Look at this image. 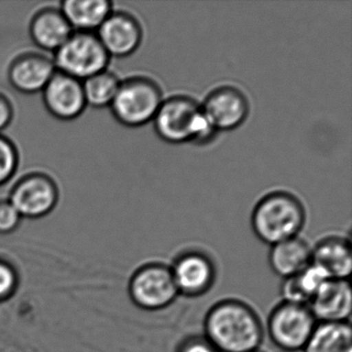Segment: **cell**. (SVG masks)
Here are the masks:
<instances>
[{"label":"cell","mask_w":352,"mask_h":352,"mask_svg":"<svg viewBox=\"0 0 352 352\" xmlns=\"http://www.w3.org/2000/svg\"><path fill=\"white\" fill-rule=\"evenodd\" d=\"M302 350L304 352H352L349 321L318 323Z\"/></svg>","instance_id":"20"},{"label":"cell","mask_w":352,"mask_h":352,"mask_svg":"<svg viewBox=\"0 0 352 352\" xmlns=\"http://www.w3.org/2000/svg\"><path fill=\"white\" fill-rule=\"evenodd\" d=\"M129 294L140 308L153 311L172 304L179 292L172 270L155 263L135 272L129 282Z\"/></svg>","instance_id":"8"},{"label":"cell","mask_w":352,"mask_h":352,"mask_svg":"<svg viewBox=\"0 0 352 352\" xmlns=\"http://www.w3.org/2000/svg\"><path fill=\"white\" fill-rule=\"evenodd\" d=\"M201 107L204 116L217 133L238 129L249 114L246 96L232 86L213 90Z\"/></svg>","instance_id":"9"},{"label":"cell","mask_w":352,"mask_h":352,"mask_svg":"<svg viewBox=\"0 0 352 352\" xmlns=\"http://www.w3.org/2000/svg\"><path fill=\"white\" fill-rule=\"evenodd\" d=\"M317 321L306 305L284 302L272 312L269 335L277 347L286 351L304 349Z\"/></svg>","instance_id":"6"},{"label":"cell","mask_w":352,"mask_h":352,"mask_svg":"<svg viewBox=\"0 0 352 352\" xmlns=\"http://www.w3.org/2000/svg\"><path fill=\"white\" fill-rule=\"evenodd\" d=\"M110 59L96 32H74L54 53L53 63L57 72L83 82L107 71Z\"/></svg>","instance_id":"5"},{"label":"cell","mask_w":352,"mask_h":352,"mask_svg":"<svg viewBox=\"0 0 352 352\" xmlns=\"http://www.w3.org/2000/svg\"><path fill=\"white\" fill-rule=\"evenodd\" d=\"M153 121L157 135L172 144H205L217 133L204 116L201 107L187 96L164 100Z\"/></svg>","instance_id":"3"},{"label":"cell","mask_w":352,"mask_h":352,"mask_svg":"<svg viewBox=\"0 0 352 352\" xmlns=\"http://www.w3.org/2000/svg\"><path fill=\"white\" fill-rule=\"evenodd\" d=\"M14 119V107L11 100L0 94V133L7 129Z\"/></svg>","instance_id":"25"},{"label":"cell","mask_w":352,"mask_h":352,"mask_svg":"<svg viewBox=\"0 0 352 352\" xmlns=\"http://www.w3.org/2000/svg\"><path fill=\"white\" fill-rule=\"evenodd\" d=\"M170 270L179 294L199 296L209 289L213 283V265L201 253L182 255Z\"/></svg>","instance_id":"14"},{"label":"cell","mask_w":352,"mask_h":352,"mask_svg":"<svg viewBox=\"0 0 352 352\" xmlns=\"http://www.w3.org/2000/svg\"><path fill=\"white\" fill-rule=\"evenodd\" d=\"M180 352H215V349L203 340H192L181 348Z\"/></svg>","instance_id":"26"},{"label":"cell","mask_w":352,"mask_h":352,"mask_svg":"<svg viewBox=\"0 0 352 352\" xmlns=\"http://www.w3.org/2000/svg\"><path fill=\"white\" fill-rule=\"evenodd\" d=\"M19 153L15 144L0 133V186L7 184L18 170Z\"/></svg>","instance_id":"22"},{"label":"cell","mask_w":352,"mask_h":352,"mask_svg":"<svg viewBox=\"0 0 352 352\" xmlns=\"http://www.w3.org/2000/svg\"><path fill=\"white\" fill-rule=\"evenodd\" d=\"M315 320L348 322L351 314L352 294L348 280L329 279L321 286L308 305Z\"/></svg>","instance_id":"13"},{"label":"cell","mask_w":352,"mask_h":352,"mask_svg":"<svg viewBox=\"0 0 352 352\" xmlns=\"http://www.w3.org/2000/svg\"><path fill=\"white\" fill-rule=\"evenodd\" d=\"M164 98L160 86L149 78L121 81L110 108L113 116L127 127L143 126L155 118Z\"/></svg>","instance_id":"4"},{"label":"cell","mask_w":352,"mask_h":352,"mask_svg":"<svg viewBox=\"0 0 352 352\" xmlns=\"http://www.w3.org/2000/svg\"><path fill=\"white\" fill-rule=\"evenodd\" d=\"M59 10L74 32H94L112 13L113 3L109 0H67Z\"/></svg>","instance_id":"16"},{"label":"cell","mask_w":352,"mask_h":352,"mask_svg":"<svg viewBox=\"0 0 352 352\" xmlns=\"http://www.w3.org/2000/svg\"><path fill=\"white\" fill-rule=\"evenodd\" d=\"M56 73L53 58L38 52H28L16 57L8 71V79L20 94L43 92Z\"/></svg>","instance_id":"12"},{"label":"cell","mask_w":352,"mask_h":352,"mask_svg":"<svg viewBox=\"0 0 352 352\" xmlns=\"http://www.w3.org/2000/svg\"><path fill=\"white\" fill-rule=\"evenodd\" d=\"M306 219L298 197L284 191L269 193L259 201L252 214L253 232L257 238L273 245L296 238Z\"/></svg>","instance_id":"2"},{"label":"cell","mask_w":352,"mask_h":352,"mask_svg":"<svg viewBox=\"0 0 352 352\" xmlns=\"http://www.w3.org/2000/svg\"><path fill=\"white\" fill-rule=\"evenodd\" d=\"M207 342L221 352L256 351L263 341L258 317L247 305L224 300L215 305L206 316Z\"/></svg>","instance_id":"1"},{"label":"cell","mask_w":352,"mask_h":352,"mask_svg":"<svg viewBox=\"0 0 352 352\" xmlns=\"http://www.w3.org/2000/svg\"><path fill=\"white\" fill-rule=\"evenodd\" d=\"M121 81L112 72L96 74L82 82L86 104L94 109L108 108L112 104Z\"/></svg>","instance_id":"21"},{"label":"cell","mask_w":352,"mask_h":352,"mask_svg":"<svg viewBox=\"0 0 352 352\" xmlns=\"http://www.w3.org/2000/svg\"><path fill=\"white\" fill-rule=\"evenodd\" d=\"M43 100L47 111L58 120L79 118L87 108L82 82L57 71L43 90Z\"/></svg>","instance_id":"10"},{"label":"cell","mask_w":352,"mask_h":352,"mask_svg":"<svg viewBox=\"0 0 352 352\" xmlns=\"http://www.w3.org/2000/svg\"><path fill=\"white\" fill-rule=\"evenodd\" d=\"M73 34V28L59 9L44 8L36 12L30 21L32 43L46 52H56Z\"/></svg>","instance_id":"15"},{"label":"cell","mask_w":352,"mask_h":352,"mask_svg":"<svg viewBox=\"0 0 352 352\" xmlns=\"http://www.w3.org/2000/svg\"><path fill=\"white\" fill-rule=\"evenodd\" d=\"M9 201L22 218L38 219L49 215L56 208L58 186L48 174L30 173L14 185Z\"/></svg>","instance_id":"7"},{"label":"cell","mask_w":352,"mask_h":352,"mask_svg":"<svg viewBox=\"0 0 352 352\" xmlns=\"http://www.w3.org/2000/svg\"><path fill=\"white\" fill-rule=\"evenodd\" d=\"M98 40L110 57L124 58L135 53L143 38L141 24L126 12H114L98 28Z\"/></svg>","instance_id":"11"},{"label":"cell","mask_w":352,"mask_h":352,"mask_svg":"<svg viewBox=\"0 0 352 352\" xmlns=\"http://www.w3.org/2000/svg\"><path fill=\"white\" fill-rule=\"evenodd\" d=\"M329 279L322 267L311 263L298 275L284 279L281 287L284 302L308 306L313 296Z\"/></svg>","instance_id":"19"},{"label":"cell","mask_w":352,"mask_h":352,"mask_svg":"<svg viewBox=\"0 0 352 352\" xmlns=\"http://www.w3.org/2000/svg\"><path fill=\"white\" fill-rule=\"evenodd\" d=\"M21 220V215L9 199H0V234L15 232Z\"/></svg>","instance_id":"23"},{"label":"cell","mask_w":352,"mask_h":352,"mask_svg":"<svg viewBox=\"0 0 352 352\" xmlns=\"http://www.w3.org/2000/svg\"><path fill=\"white\" fill-rule=\"evenodd\" d=\"M312 263L322 267L331 279L348 280L352 271L349 243L340 238L321 241L312 248Z\"/></svg>","instance_id":"18"},{"label":"cell","mask_w":352,"mask_h":352,"mask_svg":"<svg viewBox=\"0 0 352 352\" xmlns=\"http://www.w3.org/2000/svg\"><path fill=\"white\" fill-rule=\"evenodd\" d=\"M253 352H258V351H257V350H256V351H253Z\"/></svg>","instance_id":"27"},{"label":"cell","mask_w":352,"mask_h":352,"mask_svg":"<svg viewBox=\"0 0 352 352\" xmlns=\"http://www.w3.org/2000/svg\"><path fill=\"white\" fill-rule=\"evenodd\" d=\"M17 284L15 270L9 263L0 261V300L10 298L15 292Z\"/></svg>","instance_id":"24"},{"label":"cell","mask_w":352,"mask_h":352,"mask_svg":"<svg viewBox=\"0 0 352 352\" xmlns=\"http://www.w3.org/2000/svg\"><path fill=\"white\" fill-rule=\"evenodd\" d=\"M269 261L275 274L286 279L298 275L311 265L312 248L296 236L273 245Z\"/></svg>","instance_id":"17"}]
</instances>
